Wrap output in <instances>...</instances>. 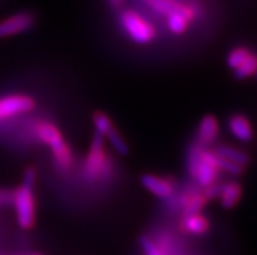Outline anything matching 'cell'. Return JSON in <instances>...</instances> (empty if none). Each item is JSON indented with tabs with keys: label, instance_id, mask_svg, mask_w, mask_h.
<instances>
[{
	"label": "cell",
	"instance_id": "cell-1",
	"mask_svg": "<svg viewBox=\"0 0 257 255\" xmlns=\"http://www.w3.org/2000/svg\"><path fill=\"white\" fill-rule=\"evenodd\" d=\"M187 171L201 187H209L219 182L218 156L214 150L193 143L187 152Z\"/></svg>",
	"mask_w": 257,
	"mask_h": 255
},
{
	"label": "cell",
	"instance_id": "cell-2",
	"mask_svg": "<svg viewBox=\"0 0 257 255\" xmlns=\"http://www.w3.org/2000/svg\"><path fill=\"white\" fill-rule=\"evenodd\" d=\"M34 133L39 142L49 147L60 171L68 172L73 168V152L56 124L49 120H41L34 126Z\"/></svg>",
	"mask_w": 257,
	"mask_h": 255
},
{
	"label": "cell",
	"instance_id": "cell-3",
	"mask_svg": "<svg viewBox=\"0 0 257 255\" xmlns=\"http://www.w3.org/2000/svg\"><path fill=\"white\" fill-rule=\"evenodd\" d=\"M112 162L104 147V138L95 133L82 163V176L90 184H98L112 176Z\"/></svg>",
	"mask_w": 257,
	"mask_h": 255
},
{
	"label": "cell",
	"instance_id": "cell-4",
	"mask_svg": "<svg viewBox=\"0 0 257 255\" xmlns=\"http://www.w3.org/2000/svg\"><path fill=\"white\" fill-rule=\"evenodd\" d=\"M119 23L128 38L137 45H149L156 39V28L136 11L124 10L119 16Z\"/></svg>",
	"mask_w": 257,
	"mask_h": 255
},
{
	"label": "cell",
	"instance_id": "cell-5",
	"mask_svg": "<svg viewBox=\"0 0 257 255\" xmlns=\"http://www.w3.org/2000/svg\"><path fill=\"white\" fill-rule=\"evenodd\" d=\"M13 207L17 223L23 229H32L36 224V197L34 186L21 184L13 190Z\"/></svg>",
	"mask_w": 257,
	"mask_h": 255
},
{
	"label": "cell",
	"instance_id": "cell-6",
	"mask_svg": "<svg viewBox=\"0 0 257 255\" xmlns=\"http://www.w3.org/2000/svg\"><path fill=\"white\" fill-rule=\"evenodd\" d=\"M36 108V100L26 94H11L0 98V121L20 116Z\"/></svg>",
	"mask_w": 257,
	"mask_h": 255
},
{
	"label": "cell",
	"instance_id": "cell-7",
	"mask_svg": "<svg viewBox=\"0 0 257 255\" xmlns=\"http://www.w3.org/2000/svg\"><path fill=\"white\" fill-rule=\"evenodd\" d=\"M36 15L30 11H20L0 21V39L19 36L34 28Z\"/></svg>",
	"mask_w": 257,
	"mask_h": 255
},
{
	"label": "cell",
	"instance_id": "cell-8",
	"mask_svg": "<svg viewBox=\"0 0 257 255\" xmlns=\"http://www.w3.org/2000/svg\"><path fill=\"white\" fill-rule=\"evenodd\" d=\"M140 181L145 190L161 199H169L173 197L174 191H175V185L173 181L167 177L158 176V174L145 173L141 176Z\"/></svg>",
	"mask_w": 257,
	"mask_h": 255
},
{
	"label": "cell",
	"instance_id": "cell-9",
	"mask_svg": "<svg viewBox=\"0 0 257 255\" xmlns=\"http://www.w3.org/2000/svg\"><path fill=\"white\" fill-rule=\"evenodd\" d=\"M227 129L241 143L251 142L254 137L253 125L244 113H232L227 119Z\"/></svg>",
	"mask_w": 257,
	"mask_h": 255
},
{
	"label": "cell",
	"instance_id": "cell-10",
	"mask_svg": "<svg viewBox=\"0 0 257 255\" xmlns=\"http://www.w3.org/2000/svg\"><path fill=\"white\" fill-rule=\"evenodd\" d=\"M219 137V123L213 115H205L200 120L197 132H196V143L204 147L214 145Z\"/></svg>",
	"mask_w": 257,
	"mask_h": 255
},
{
	"label": "cell",
	"instance_id": "cell-11",
	"mask_svg": "<svg viewBox=\"0 0 257 255\" xmlns=\"http://www.w3.org/2000/svg\"><path fill=\"white\" fill-rule=\"evenodd\" d=\"M195 16V11L191 7L184 4L182 10L167 16V28L175 36H182V34L187 33Z\"/></svg>",
	"mask_w": 257,
	"mask_h": 255
},
{
	"label": "cell",
	"instance_id": "cell-12",
	"mask_svg": "<svg viewBox=\"0 0 257 255\" xmlns=\"http://www.w3.org/2000/svg\"><path fill=\"white\" fill-rule=\"evenodd\" d=\"M241 197H243V186L239 181L230 180L221 184L218 199L225 210H231L238 206Z\"/></svg>",
	"mask_w": 257,
	"mask_h": 255
},
{
	"label": "cell",
	"instance_id": "cell-13",
	"mask_svg": "<svg viewBox=\"0 0 257 255\" xmlns=\"http://www.w3.org/2000/svg\"><path fill=\"white\" fill-rule=\"evenodd\" d=\"M182 229L192 236H204L210 229V221L201 212L184 215L182 220Z\"/></svg>",
	"mask_w": 257,
	"mask_h": 255
},
{
	"label": "cell",
	"instance_id": "cell-14",
	"mask_svg": "<svg viewBox=\"0 0 257 255\" xmlns=\"http://www.w3.org/2000/svg\"><path fill=\"white\" fill-rule=\"evenodd\" d=\"M214 152L219 158H223L226 160L236 163V164L241 165L244 168H247L248 165L251 164V156H249V154L244 151V150L236 149V147H232V146L219 145L215 147Z\"/></svg>",
	"mask_w": 257,
	"mask_h": 255
},
{
	"label": "cell",
	"instance_id": "cell-15",
	"mask_svg": "<svg viewBox=\"0 0 257 255\" xmlns=\"http://www.w3.org/2000/svg\"><path fill=\"white\" fill-rule=\"evenodd\" d=\"M209 199L206 198L204 191H195V193H188L182 197V207L183 216L184 215H191V213L201 212L205 206L208 204Z\"/></svg>",
	"mask_w": 257,
	"mask_h": 255
},
{
	"label": "cell",
	"instance_id": "cell-16",
	"mask_svg": "<svg viewBox=\"0 0 257 255\" xmlns=\"http://www.w3.org/2000/svg\"><path fill=\"white\" fill-rule=\"evenodd\" d=\"M252 50L247 46H236L231 51L228 52L227 58H226V63H227V67L232 71L238 69L243 63L248 59V56L252 54Z\"/></svg>",
	"mask_w": 257,
	"mask_h": 255
},
{
	"label": "cell",
	"instance_id": "cell-17",
	"mask_svg": "<svg viewBox=\"0 0 257 255\" xmlns=\"http://www.w3.org/2000/svg\"><path fill=\"white\" fill-rule=\"evenodd\" d=\"M148 6H150L156 12L161 13L163 16H170L171 13L178 12L183 8L184 4L176 0H145Z\"/></svg>",
	"mask_w": 257,
	"mask_h": 255
},
{
	"label": "cell",
	"instance_id": "cell-18",
	"mask_svg": "<svg viewBox=\"0 0 257 255\" xmlns=\"http://www.w3.org/2000/svg\"><path fill=\"white\" fill-rule=\"evenodd\" d=\"M107 139L108 143L111 145V147L115 150V152L116 154H119V155L121 156H125L128 154V145L127 142H125V139H124V137L121 136L120 132L115 128V126H112L110 130L107 132V134L104 136V141Z\"/></svg>",
	"mask_w": 257,
	"mask_h": 255
},
{
	"label": "cell",
	"instance_id": "cell-19",
	"mask_svg": "<svg viewBox=\"0 0 257 255\" xmlns=\"http://www.w3.org/2000/svg\"><path fill=\"white\" fill-rule=\"evenodd\" d=\"M257 73V54L252 52L251 55L248 56L243 64L238 69H235L234 75L236 80H247V78L256 76Z\"/></svg>",
	"mask_w": 257,
	"mask_h": 255
},
{
	"label": "cell",
	"instance_id": "cell-20",
	"mask_svg": "<svg viewBox=\"0 0 257 255\" xmlns=\"http://www.w3.org/2000/svg\"><path fill=\"white\" fill-rule=\"evenodd\" d=\"M93 125H94V129L97 134L102 136L104 138V136L107 134L108 130L114 126V123L112 120L110 119L107 113L102 112V111H97V112L93 113Z\"/></svg>",
	"mask_w": 257,
	"mask_h": 255
},
{
	"label": "cell",
	"instance_id": "cell-21",
	"mask_svg": "<svg viewBox=\"0 0 257 255\" xmlns=\"http://www.w3.org/2000/svg\"><path fill=\"white\" fill-rule=\"evenodd\" d=\"M218 165H219V171L225 172V173L227 174H231V176H235V177L241 176V174L245 172L244 167H241V165L236 164V163L230 162V160H226V159L223 158H219V156H218Z\"/></svg>",
	"mask_w": 257,
	"mask_h": 255
},
{
	"label": "cell",
	"instance_id": "cell-22",
	"mask_svg": "<svg viewBox=\"0 0 257 255\" xmlns=\"http://www.w3.org/2000/svg\"><path fill=\"white\" fill-rule=\"evenodd\" d=\"M140 246L145 255H163V252L158 249L153 239L148 236H143L140 238Z\"/></svg>",
	"mask_w": 257,
	"mask_h": 255
},
{
	"label": "cell",
	"instance_id": "cell-23",
	"mask_svg": "<svg viewBox=\"0 0 257 255\" xmlns=\"http://www.w3.org/2000/svg\"><path fill=\"white\" fill-rule=\"evenodd\" d=\"M37 181V171L34 167H28V168L24 171L23 174V184L30 185V186H34Z\"/></svg>",
	"mask_w": 257,
	"mask_h": 255
},
{
	"label": "cell",
	"instance_id": "cell-24",
	"mask_svg": "<svg viewBox=\"0 0 257 255\" xmlns=\"http://www.w3.org/2000/svg\"><path fill=\"white\" fill-rule=\"evenodd\" d=\"M13 202V190L10 189H0V207L11 206Z\"/></svg>",
	"mask_w": 257,
	"mask_h": 255
},
{
	"label": "cell",
	"instance_id": "cell-25",
	"mask_svg": "<svg viewBox=\"0 0 257 255\" xmlns=\"http://www.w3.org/2000/svg\"><path fill=\"white\" fill-rule=\"evenodd\" d=\"M125 0H107V4L112 8V10H119L124 6Z\"/></svg>",
	"mask_w": 257,
	"mask_h": 255
},
{
	"label": "cell",
	"instance_id": "cell-26",
	"mask_svg": "<svg viewBox=\"0 0 257 255\" xmlns=\"http://www.w3.org/2000/svg\"><path fill=\"white\" fill-rule=\"evenodd\" d=\"M34 255H39V254H34Z\"/></svg>",
	"mask_w": 257,
	"mask_h": 255
},
{
	"label": "cell",
	"instance_id": "cell-27",
	"mask_svg": "<svg viewBox=\"0 0 257 255\" xmlns=\"http://www.w3.org/2000/svg\"><path fill=\"white\" fill-rule=\"evenodd\" d=\"M256 77H257V73H256Z\"/></svg>",
	"mask_w": 257,
	"mask_h": 255
}]
</instances>
